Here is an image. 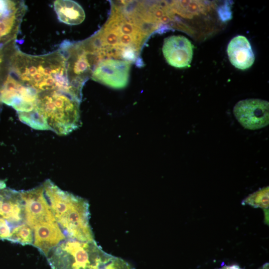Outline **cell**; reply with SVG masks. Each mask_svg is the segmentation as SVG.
I'll use <instances>...</instances> for the list:
<instances>
[{
  "label": "cell",
  "mask_w": 269,
  "mask_h": 269,
  "mask_svg": "<svg viewBox=\"0 0 269 269\" xmlns=\"http://www.w3.org/2000/svg\"><path fill=\"white\" fill-rule=\"evenodd\" d=\"M26 10L24 1L0 0V46L14 41Z\"/></svg>",
  "instance_id": "cell-11"
},
{
  "label": "cell",
  "mask_w": 269,
  "mask_h": 269,
  "mask_svg": "<svg viewBox=\"0 0 269 269\" xmlns=\"http://www.w3.org/2000/svg\"><path fill=\"white\" fill-rule=\"evenodd\" d=\"M8 241L22 245H33V231L27 224L23 223L12 229Z\"/></svg>",
  "instance_id": "cell-18"
},
{
  "label": "cell",
  "mask_w": 269,
  "mask_h": 269,
  "mask_svg": "<svg viewBox=\"0 0 269 269\" xmlns=\"http://www.w3.org/2000/svg\"><path fill=\"white\" fill-rule=\"evenodd\" d=\"M0 219L12 229L25 222V206L20 191L0 189Z\"/></svg>",
  "instance_id": "cell-12"
},
{
  "label": "cell",
  "mask_w": 269,
  "mask_h": 269,
  "mask_svg": "<svg viewBox=\"0 0 269 269\" xmlns=\"http://www.w3.org/2000/svg\"><path fill=\"white\" fill-rule=\"evenodd\" d=\"M171 11L181 16L191 18L206 11L209 6L202 0H175L171 4Z\"/></svg>",
  "instance_id": "cell-16"
},
{
  "label": "cell",
  "mask_w": 269,
  "mask_h": 269,
  "mask_svg": "<svg viewBox=\"0 0 269 269\" xmlns=\"http://www.w3.org/2000/svg\"><path fill=\"white\" fill-rule=\"evenodd\" d=\"M9 70L10 74L38 93L57 91L77 100L67 79L65 59L59 49L31 55L21 52L15 45L9 58Z\"/></svg>",
  "instance_id": "cell-1"
},
{
  "label": "cell",
  "mask_w": 269,
  "mask_h": 269,
  "mask_svg": "<svg viewBox=\"0 0 269 269\" xmlns=\"http://www.w3.org/2000/svg\"><path fill=\"white\" fill-rule=\"evenodd\" d=\"M215 269H244L241 268L240 266L237 265H230V266L224 265L220 268H217Z\"/></svg>",
  "instance_id": "cell-21"
},
{
  "label": "cell",
  "mask_w": 269,
  "mask_h": 269,
  "mask_svg": "<svg viewBox=\"0 0 269 269\" xmlns=\"http://www.w3.org/2000/svg\"><path fill=\"white\" fill-rule=\"evenodd\" d=\"M193 45L182 35H172L164 39L162 53L171 66L182 68L190 65L192 59Z\"/></svg>",
  "instance_id": "cell-13"
},
{
  "label": "cell",
  "mask_w": 269,
  "mask_h": 269,
  "mask_svg": "<svg viewBox=\"0 0 269 269\" xmlns=\"http://www.w3.org/2000/svg\"><path fill=\"white\" fill-rule=\"evenodd\" d=\"M66 63L67 79L76 99L80 102L83 86L94 69L96 55L84 42H62L58 49Z\"/></svg>",
  "instance_id": "cell-6"
},
{
  "label": "cell",
  "mask_w": 269,
  "mask_h": 269,
  "mask_svg": "<svg viewBox=\"0 0 269 269\" xmlns=\"http://www.w3.org/2000/svg\"><path fill=\"white\" fill-rule=\"evenodd\" d=\"M131 62L118 59H105L94 67L91 75L94 81L111 88L120 89L127 85Z\"/></svg>",
  "instance_id": "cell-9"
},
{
  "label": "cell",
  "mask_w": 269,
  "mask_h": 269,
  "mask_svg": "<svg viewBox=\"0 0 269 269\" xmlns=\"http://www.w3.org/2000/svg\"><path fill=\"white\" fill-rule=\"evenodd\" d=\"M46 198L66 238L95 241L88 201L59 188L49 179L42 184Z\"/></svg>",
  "instance_id": "cell-3"
},
{
  "label": "cell",
  "mask_w": 269,
  "mask_h": 269,
  "mask_svg": "<svg viewBox=\"0 0 269 269\" xmlns=\"http://www.w3.org/2000/svg\"><path fill=\"white\" fill-rule=\"evenodd\" d=\"M38 93L9 74L0 89V102L12 107L17 113L33 111Z\"/></svg>",
  "instance_id": "cell-8"
},
{
  "label": "cell",
  "mask_w": 269,
  "mask_h": 269,
  "mask_svg": "<svg viewBox=\"0 0 269 269\" xmlns=\"http://www.w3.org/2000/svg\"><path fill=\"white\" fill-rule=\"evenodd\" d=\"M79 102L64 93L51 91L38 94L34 111L40 130L69 134L80 125Z\"/></svg>",
  "instance_id": "cell-4"
},
{
  "label": "cell",
  "mask_w": 269,
  "mask_h": 269,
  "mask_svg": "<svg viewBox=\"0 0 269 269\" xmlns=\"http://www.w3.org/2000/svg\"><path fill=\"white\" fill-rule=\"evenodd\" d=\"M100 269H134V268L123 259L113 256Z\"/></svg>",
  "instance_id": "cell-20"
},
{
  "label": "cell",
  "mask_w": 269,
  "mask_h": 269,
  "mask_svg": "<svg viewBox=\"0 0 269 269\" xmlns=\"http://www.w3.org/2000/svg\"><path fill=\"white\" fill-rule=\"evenodd\" d=\"M138 16L127 18L120 9H114L103 29L89 39L93 47L101 56L110 55L123 57L127 61L134 59L148 34L141 24L155 22L153 20L141 22L150 16L137 19Z\"/></svg>",
  "instance_id": "cell-2"
},
{
  "label": "cell",
  "mask_w": 269,
  "mask_h": 269,
  "mask_svg": "<svg viewBox=\"0 0 269 269\" xmlns=\"http://www.w3.org/2000/svg\"><path fill=\"white\" fill-rule=\"evenodd\" d=\"M15 45L13 41L0 46V89L9 74V58Z\"/></svg>",
  "instance_id": "cell-19"
},
{
  "label": "cell",
  "mask_w": 269,
  "mask_h": 269,
  "mask_svg": "<svg viewBox=\"0 0 269 269\" xmlns=\"http://www.w3.org/2000/svg\"><path fill=\"white\" fill-rule=\"evenodd\" d=\"M95 241L66 238L46 257L52 269H100L113 257Z\"/></svg>",
  "instance_id": "cell-5"
},
{
  "label": "cell",
  "mask_w": 269,
  "mask_h": 269,
  "mask_svg": "<svg viewBox=\"0 0 269 269\" xmlns=\"http://www.w3.org/2000/svg\"><path fill=\"white\" fill-rule=\"evenodd\" d=\"M25 206V223L32 230L57 223L44 193L43 185L20 191Z\"/></svg>",
  "instance_id": "cell-7"
},
{
  "label": "cell",
  "mask_w": 269,
  "mask_h": 269,
  "mask_svg": "<svg viewBox=\"0 0 269 269\" xmlns=\"http://www.w3.org/2000/svg\"><path fill=\"white\" fill-rule=\"evenodd\" d=\"M258 269H269V263H266L265 264H264L263 266H262L261 267H260Z\"/></svg>",
  "instance_id": "cell-22"
},
{
  "label": "cell",
  "mask_w": 269,
  "mask_h": 269,
  "mask_svg": "<svg viewBox=\"0 0 269 269\" xmlns=\"http://www.w3.org/2000/svg\"><path fill=\"white\" fill-rule=\"evenodd\" d=\"M54 9L59 21L68 25H78L85 18V13L77 2L71 0H57Z\"/></svg>",
  "instance_id": "cell-15"
},
{
  "label": "cell",
  "mask_w": 269,
  "mask_h": 269,
  "mask_svg": "<svg viewBox=\"0 0 269 269\" xmlns=\"http://www.w3.org/2000/svg\"><path fill=\"white\" fill-rule=\"evenodd\" d=\"M233 114L245 128L260 129L269 125V103L259 99L241 100L235 105Z\"/></svg>",
  "instance_id": "cell-10"
},
{
  "label": "cell",
  "mask_w": 269,
  "mask_h": 269,
  "mask_svg": "<svg viewBox=\"0 0 269 269\" xmlns=\"http://www.w3.org/2000/svg\"><path fill=\"white\" fill-rule=\"evenodd\" d=\"M269 186H266L250 194L242 201L243 205L261 208L264 211V222L268 225L269 223Z\"/></svg>",
  "instance_id": "cell-17"
},
{
  "label": "cell",
  "mask_w": 269,
  "mask_h": 269,
  "mask_svg": "<svg viewBox=\"0 0 269 269\" xmlns=\"http://www.w3.org/2000/svg\"><path fill=\"white\" fill-rule=\"evenodd\" d=\"M227 54L231 63L236 68L245 70L250 68L255 61V55L248 39L238 35L230 41Z\"/></svg>",
  "instance_id": "cell-14"
}]
</instances>
